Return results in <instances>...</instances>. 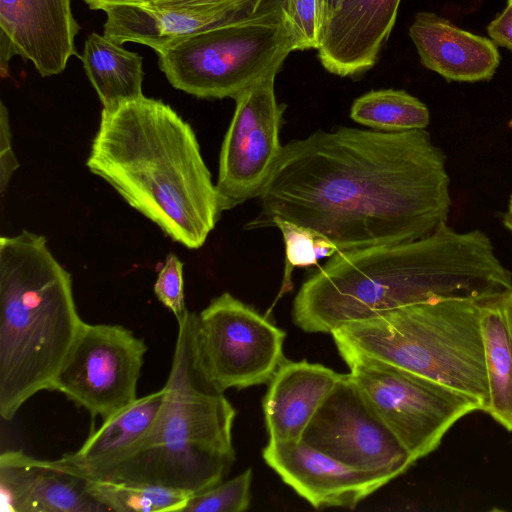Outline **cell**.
Returning <instances> with one entry per match:
<instances>
[{
  "label": "cell",
  "instance_id": "1",
  "mask_svg": "<svg viewBox=\"0 0 512 512\" xmlns=\"http://www.w3.org/2000/svg\"><path fill=\"white\" fill-rule=\"evenodd\" d=\"M449 184L446 157L425 129L317 131L283 146L248 227L280 218L339 252L411 242L447 224Z\"/></svg>",
  "mask_w": 512,
  "mask_h": 512
},
{
  "label": "cell",
  "instance_id": "2",
  "mask_svg": "<svg viewBox=\"0 0 512 512\" xmlns=\"http://www.w3.org/2000/svg\"><path fill=\"white\" fill-rule=\"evenodd\" d=\"M510 290L512 273L487 234L444 224L411 242L337 252L302 284L292 320L305 332L331 334L415 304Z\"/></svg>",
  "mask_w": 512,
  "mask_h": 512
},
{
  "label": "cell",
  "instance_id": "3",
  "mask_svg": "<svg viewBox=\"0 0 512 512\" xmlns=\"http://www.w3.org/2000/svg\"><path fill=\"white\" fill-rule=\"evenodd\" d=\"M86 166L187 248L203 246L222 212L192 127L161 100L102 108Z\"/></svg>",
  "mask_w": 512,
  "mask_h": 512
},
{
  "label": "cell",
  "instance_id": "4",
  "mask_svg": "<svg viewBox=\"0 0 512 512\" xmlns=\"http://www.w3.org/2000/svg\"><path fill=\"white\" fill-rule=\"evenodd\" d=\"M196 316L189 311L178 322L163 402L149 432L89 479L153 484L193 495L223 481L230 471L236 411L200 363Z\"/></svg>",
  "mask_w": 512,
  "mask_h": 512
},
{
  "label": "cell",
  "instance_id": "5",
  "mask_svg": "<svg viewBox=\"0 0 512 512\" xmlns=\"http://www.w3.org/2000/svg\"><path fill=\"white\" fill-rule=\"evenodd\" d=\"M81 319L71 274L43 235L26 230L0 238V416L20 407L55 378L78 336Z\"/></svg>",
  "mask_w": 512,
  "mask_h": 512
},
{
  "label": "cell",
  "instance_id": "6",
  "mask_svg": "<svg viewBox=\"0 0 512 512\" xmlns=\"http://www.w3.org/2000/svg\"><path fill=\"white\" fill-rule=\"evenodd\" d=\"M480 300L415 304L345 324L331 334L338 350L355 351L448 386L484 411L488 384Z\"/></svg>",
  "mask_w": 512,
  "mask_h": 512
},
{
  "label": "cell",
  "instance_id": "7",
  "mask_svg": "<svg viewBox=\"0 0 512 512\" xmlns=\"http://www.w3.org/2000/svg\"><path fill=\"white\" fill-rule=\"evenodd\" d=\"M299 50L282 0L156 52L170 84L204 99L235 98Z\"/></svg>",
  "mask_w": 512,
  "mask_h": 512
},
{
  "label": "cell",
  "instance_id": "8",
  "mask_svg": "<svg viewBox=\"0 0 512 512\" xmlns=\"http://www.w3.org/2000/svg\"><path fill=\"white\" fill-rule=\"evenodd\" d=\"M366 400L415 461L440 445L462 417L480 404L448 386L361 353L339 349Z\"/></svg>",
  "mask_w": 512,
  "mask_h": 512
},
{
  "label": "cell",
  "instance_id": "9",
  "mask_svg": "<svg viewBox=\"0 0 512 512\" xmlns=\"http://www.w3.org/2000/svg\"><path fill=\"white\" fill-rule=\"evenodd\" d=\"M285 332L228 292L213 298L196 316L200 363L223 392L271 380L285 359Z\"/></svg>",
  "mask_w": 512,
  "mask_h": 512
},
{
  "label": "cell",
  "instance_id": "10",
  "mask_svg": "<svg viewBox=\"0 0 512 512\" xmlns=\"http://www.w3.org/2000/svg\"><path fill=\"white\" fill-rule=\"evenodd\" d=\"M147 345L128 328L84 322L53 384L95 418L134 402Z\"/></svg>",
  "mask_w": 512,
  "mask_h": 512
},
{
  "label": "cell",
  "instance_id": "11",
  "mask_svg": "<svg viewBox=\"0 0 512 512\" xmlns=\"http://www.w3.org/2000/svg\"><path fill=\"white\" fill-rule=\"evenodd\" d=\"M301 440L353 469L390 482L416 461L349 374L324 399Z\"/></svg>",
  "mask_w": 512,
  "mask_h": 512
},
{
  "label": "cell",
  "instance_id": "12",
  "mask_svg": "<svg viewBox=\"0 0 512 512\" xmlns=\"http://www.w3.org/2000/svg\"><path fill=\"white\" fill-rule=\"evenodd\" d=\"M275 76H266L234 98L216 182L222 212L259 197L281 156L285 106L277 102Z\"/></svg>",
  "mask_w": 512,
  "mask_h": 512
},
{
  "label": "cell",
  "instance_id": "13",
  "mask_svg": "<svg viewBox=\"0 0 512 512\" xmlns=\"http://www.w3.org/2000/svg\"><path fill=\"white\" fill-rule=\"evenodd\" d=\"M1 509L7 512H104L87 489V478L63 461L21 450L0 455Z\"/></svg>",
  "mask_w": 512,
  "mask_h": 512
},
{
  "label": "cell",
  "instance_id": "14",
  "mask_svg": "<svg viewBox=\"0 0 512 512\" xmlns=\"http://www.w3.org/2000/svg\"><path fill=\"white\" fill-rule=\"evenodd\" d=\"M263 459L314 508H354L388 482L353 469L299 441H269Z\"/></svg>",
  "mask_w": 512,
  "mask_h": 512
},
{
  "label": "cell",
  "instance_id": "15",
  "mask_svg": "<svg viewBox=\"0 0 512 512\" xmlns=\"http://www.w3.org/2000/svg\"><path fill=\"white\" fill-rule=\"evenodd\" d=\"M78 31L71 0H0V37L42 77L65 70Z\"/></svg>",
  "mask_w": 512,
  "mask_h": 512
},
{
  "label": "cell",
  "instance_id": "16",
  "mask_svg": "<svg viewBox=\"0 0 512 512\" xmlns=\"http://www.w3.org/2000/svg\"><path fill=\"white\" fill-rule=\"evenodd\" d=\"M401 0H342L330 15L318 57L332 74L346 77L370 69L395 24Z\"/></svg>",
  "mask_w": 512,
  "mask_h": 512
},
{
  "label": "cell",
  "instance_id": "17",
  "mask_svg": "<svg viewBox=\"0 0 512 512\" xmlns=\"http://www.w3.org/2000/svg\"><path fill=\"white\" fill-rule=\"evenodd\" d=\"M409 35L421 63L448 81L490 80L500 63L492 40L460 29L435 13H417Z\"/></svg>",
  "mask_w": 512,
  "mask_h": 512
},
{
  "label": "cell",
  "instance_id": "18",
  "mask_svg": "<svg viewBox=\"0 0 512 512\" xmlns=\"http://www.w3.org/2000/svg\"><path fill=\"white\" fill-rule=\"evenodd\" d=\"M260 6L188 10L156 8L146 4L110 5L102 9L106 13L103 35L121 45L139 43L158 52L192 35L256 11Z\"/></svg>",
  "mask_w": 512,
  "mask_h": 512
},
{
  "label": "cell",
  "instance_id": "19",
  "mask_svg": "<svg viewBox=\"0 0 512 512\" xmlns=\"http://www.w3.org/2000/svg\"><path fill=\"white\" fill-rule=\"evenodd\" d=\"M306 360L284 359L262 401L269 441H299L314 414L343 377Z\"/></svg>",
  "mask_w": 512,
  "mask_h": 512
},
{
  "label": "cell",
  "instance_id": "20",
  "mask_svg": "<svg viewBox=\"0 0 512 512\" xmlns=\"http://www.w3.org/2000/svg\"><path fill=\"white\" fill-rule=\"evenodd\" d=\"M164 398V389L137 398L134 402L104 420L75 452L61 459L85 478L125 456L152 427Z\"/></svg>",
  "mask_w": 512,
  "mask_h": 512
},
{
  "label": "cell",
  "instance_id": "21",
  "mask_svg": "<svg viewBox=\"0 0 512 512\" xmlns=\"http://www.w3.org/2000/svg\"><path fill=\"white\" fill-rule=\"evenodd\" d=\"M488 399L484 412L512 431V290L479 302Z\"/></svg>",
  "mask_w": 512,
  "mask_h": 512
},
{
  "label": "cell",
  "instance_id": "22",
  "mask_svg": "<svg viewBox=\"0 0 512 512\" xmlns=\"http://www.w3.org/2000/svg\"><path fill=\"white\" fill-rule=\"evenodd\" d=\"M80 59L103 109H113L143 95L140 54L124 49L104 35L91 33Z\"/></svg>",
  "mask_w": 512,
  "mask_h": 512
},
{
  "label": "cell",
  "instance_id": "23",
  "mask_svg": "<svg viewBox=\"0 0 512 512\" xmlns=\"http://www.w3.org/2000/svg\"><path fill=\"white\" fill-rule=\"evenodd\" d=\"M356 123L387 132L425 129L430 122L428 107L404 90L381 89L363 94L351 106Z\"/></svg>",
  "mask_w": 512,
  "mask_h": 512
},
{
  "label": "cell",
  "instance_id": "24",
  "mask_svg": "<svg viewBox=\"0 0 512 512\" xmlns=\"http://www.w3.org/2000/svg\"><path fill=\"white\" fill-rule=\"evenodd\" d=\"M87 489L107 511L182 512L189 493L159 485L87 478Z\"/></svg>",
  "mask_w": 512,
  "mask_h": 512
},
{
  "label": "cell",
  "instance_id": "25",
  "mask_svg": "<svg viewBox=\"0 0 512 512\" xmlns=\"http://www.w3.org/2000/svg\"><path fill=\"white\" fill-rule=\"evenodd\" d=\"M277 227L285 245V267L278 297L292 288L291 275L294 268H308L318 261L330 258L339 252L336 245L322 234L296 223L275 218L270 227Z\"/></svg>",
  "mask_w": 512,
  "mask_h": 512
},
{
  "label": "cell",
  "instance_id": "26",
  "mask_svg": "<svg viewBox=\"0 0 512 512\" xmlns=\"http://www.w3.org/2000/svg\"><path fill=\"white\" fill-rule=\"evenodd\" d=\"M252 469L247 468L236 477L193 494L182 512H241L251 501Z\"/></svg>",
  "mask_w": 512,
  "mask_h": 512
},
{
  "label": "cell",
  "instance_id": "27",
  "mask_svg": "<svg viewBox=\"0 0 512 512\" xmlns=\"http://www.w3.org/2000/svg\"><path fill=\"white\" fill-rule=\"evenodd\" d=\"M299 50L317 49L322 40L318 0H282Z\"/></svg>",
  "mask_w": 512,
  "mask_h": 512
},
{
  "label": "cell",
  "instance_id": "28",
  "mask_svg": "<svg viewBox=\"0 0 512 512\" xmlns=\"http://www.w3.org/2000/svg\"><path fill=\"white\" fill-rule=\"evenodd\" d=\"M154 292L174 314L177 323L189 312L185 304L183 262L175 254L167 255L154 284Z\"/></svg>",
  "mask_w": 512,
  "mask_h": 512
},
{
  "label": "cell",
  "instance_id": "29",
  "mask_svg": "<svg viewBox=\"0 0 512 512\" xmlns=\"http://www.w3.org/2000/svg\"><path fill=\"white\" fill-rule=\"evenodd\" d=\"M263 0H152L146 5L156 8L219 10L237 7L259 6Z\"/></svg>",
  "mask_w": 512,
  "mask_h": 512
},
{
  "label": "cell",
  "instance_id": "30",
  "mask_svg": "<svg viewBox=\"0 0 512 512\" xmlns=\"http://www.w3.org/2000/svg\"><path fill=\"white\" fill-rule=\"evenodd\" d=\"M487 32L497 44L512 51V6L507 3L504 10L488 25Z\"/></svg>",
  "mask_w": 512,
  "mask_h": 512
},
{
  "label": "cell",
  "instance_id": "31",
  "mask_svg": "<svg viewBox=\"0 0 512 512\" xmlns=\"http://www.w3.org/2000/svg\"><path fill=\"white\" fill-rule=\"evenodd\" d=\"M18 167L19 162L12 148L0 151V191L2 195H4L10 178Z\"/></svg>",
  "mask_w": 512,
  "mask_h": 512
},
{
  "label": "cell",
  "instance_id": "32",
  "mask_svg": "<svg viewBox=\"0 0 512 512\" xmlns=\"http://www.w3.org/2000/svg\"><path fill=\"white\" fill-rule=\"evenodd\" d=\"M8 110L3 102L0 108V151L12 148Z\"/></svg>",
  "mask_w": 512,
  "mask_h": 512
},
{
  "label": "cell",
  "instance_id": "33",
  "mask_svg": "<svg viewBox=\"0 0 512 512\" xmlns=\"http://www.w3.org/2000/svg\"><path fill=\"white\" fill-rule=\"evenodd\" d=\"M90 9L102 10L103 8L110 5L118 4H147L152 0H83Z\"/></svg>",
  "mask_w": 512,
  "mask_h": 512
},
{
  "label": "cell",
  "instance_id": "34",
  "mask_svg": "<svg viewBox=\"0 0 512 512\" xmlns=\"http://www.w3.org/2000/svg\"><path fill=\"white\" fill-rule=\"evenodd\" d=\"M341 2H342V0H328L327 1V21H328L330 15L335 11V9L339 6V4ZM327 21H326V23H327Z\"/></svg>",
  "mask_w": 512,
  "mask_h": 512
},
{
  "label": "cell",
  "instance_id": "35",
  "mask_svg": "<svg viewBox=\"0 0 512 512\" xmlns=\"http://www.w3.org/2000/svg\"><path fill=\"white\" fill-rule=\"evenodd\" d=\"M505 227L512 233V214L506 213L503 218Z\"/></svg>",
  "mask_w": 512,
  "mask_h": 512
},
{
  "label": "cell",
  "instance_id": "36",
  "mask_svg": "<svg viewBox=\"0 0 512 512\" xmlns=\"http://www.w3.org/2000/svg\"><path fill=\"white\" fill-rule=\"evenodd\" d=\"M508 213L512 214V196H511L510 201H509Z\"/></svg>",
  "mask_w": 512,
  "mask_h": 512
},
{
  "label": "cell",
  "instance_id": "37",
  "mask_svg": "<svg viewBox=\"0 0 512 512\" xmlns=\"http://www.w3.org/2000/svg\"><path fill=\"white\" fill-rule=\"evenodd\" d=\"M507 3L512 6V0H508Z\"/></svg>",
  "mask_w": 512,
  "mask_h": 512
}]
</instances>
